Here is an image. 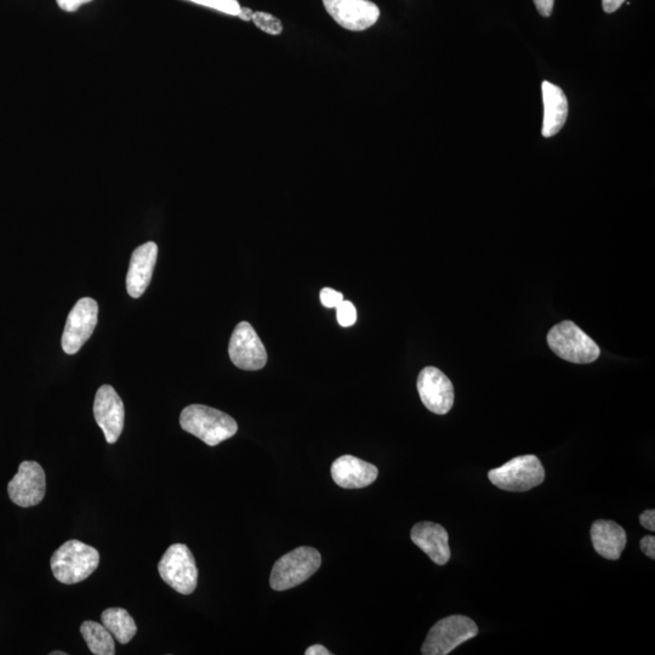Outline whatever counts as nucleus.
<instances>
[{"label":"nucleus","instance_id":"1","mask_svg":"<svg viewBox=\"0 0 655 655\" xmlns=\"http://www.w3.org/2000/svg\"><path fill=\"white\" fill-rule=\"evenodd\" d=\"M182 430L196 436L210 447L229 440L238 431L236 420L221 410L192 404L182 410L180 415Z\"/></svg>","mask_w":655,"mask_h":655},{"label":"nucleus","instance_id":"2","mask_svg":"<svg viewBox=\"0 0 655 655\" xmlns=\"http://www.w3.org/2000/svg\"><path fill=\"white\" fill-rule=\"evenodd\" d=\"M100 563L99 551L79 540L66 541L51 557L50 566L60 583L73 585L88 579Z\"/></svg>","mask_w":655,"mask_h":655},{"label":"nucleus","instance_id":"3","mask_svg":"<svg viewBox=\"0 0 655 655\" xmlns=\"http://www.w3.org/2000/svg\"><path fill=\"white\" fill-rule=\"evenodd\" d=\"M321 565L320 552L310 546H300L275 563L270 578L271 588L276 591L293 589L311 578Z\"/></svg>","mask_w":655,"mask_h":655},{"label":"nucleus","instance_id":"4","mask_svg":"<svg viewBox=\"0 0 655 655\" xmlns=\"http://www.w3.org/2000/svg\"><path fill=\"white\" fill-rule=\"evenodd\" d=\"M548 344L562 360L577 364L595 362L601 353L595 341L571 321H563L552 328Z\"/></svg>","mask_w":655,"mask_h":655},{"label":"nucleus","instance_id":"5","mask_svg":"<svg viewBox=\"0 0 655 655\" xmlns=\"http://www.w3.org/2000/svg\"><path fill=\"white\" fill-rule=\"evenodd\" d=\"M489 481L506 492H528L545 481L543 464L535 455H522L489 471Z\"/></svg>","mask_w":655,"mask_h":655},{"label":"nucleus","instance_id":"6","mask_svg":"<svg viewBox=\"0 0 655 655\" xmlns=\"http://www.w3.org/2000/svg\"><path fill=\"white\" fill-rule=\"evenodd\" d=\"M158 572L170 588L182 595H191L198 584L195 557L184 544H174L158 563Z\"/></svg>","mask_w":655,"mask_h":655},{"label":"nucleus","instance_id":"7","mask_svg":"<svg viewBox=\"0 0 655 655\" xmlns=\"http://www.w3.org/2000/svg\"><path fill=\"white\" fill-rule=\"evenodd\" d=\"M478 628L474 620L465 615H451L435 624L427 635L421 653L447 655L466 641L474 639Z\"/></svg>","mask_w":655,"mask_h":655},{"label":"nucleus","instance_id":"8","mask_svg":"<svg viewBox=\"0 0 655 655\" xmlns=\"http://www.w3.org/2000/svg\"><path fill=\"white\" fill-rule=\"evenodd\" d=\"M98 317L99 305L94 299L82 298L73 306L62 334V349L67 355H76L87 343L98 324Z\"/></svg>","mask_w":655,"mask_h":655},{"label":"nucleus","instance_id":"9","mask_svg":"<svg viewBox=\"0 0 655 655\" xmlns=\"http://www.w3.org/2000/svg\"><path fill=\"white\" fill-rule=\"evenodd\" d=\"M45 491H47L45 472L36 461L21 463L19 471L8 484L9 497L20 508H31L41 504Z\"/></svg>","mask_w":655,"mask_h":655},{"label":"nucleus","instance_id":"10","mask_svg":"<svg viewBox=\"0 0 655 655\" xmlns=\"http://www.w3.org/2000/svg\"><path fill=\"white\" fill-rule=\"evenodd\" d=\"M324 8L345 30L362 32L377 24L378 5L370 0H323Z\"/></svg>","mask_w":655,"mask_h":655},{"label":"nucleus","instance_id":"11","mask_svg":"<svg viewBox=\"0 0 655 655\" xmlns=\"http://www.w3.org/2000/svg\"><path fill=\"white\" fill-rule=\"evenodd\" d=\"M229 353L239 369L260 370L266 366L267 352L252 324L241 322L233 330Z\"/></svg>","mask_w":655,"mask_h":655},{"label":"nucleus","instance_id":"12","mask_svg":"<svg viewBox=\"0 0 655 655\" xmlns=\"http://www.w3.org/2000/svg\"><path fill=\"white\" fill-rule=\"evenodd\" d=\"M418 392L421 402L437 415L451 412L454 404V387L442 370L426 367L418 377Z\"/></svg>","mask_w":655,"mask_h":655},{"label":"nucleus","instance_id":"13","mask_svg":"<svg viewBox=\"0 0 655 655\" xmlns=\"http://www.w3.org/2000/svg\"><path fill=\"white\" fill-rule=\"evenodd\" d=\"M94 417L107 443H116L124 429L125 412L122 398L112 386L102 385L96 392Z\"/></svg>","mask_w":655,"mask_h":655},{"label":"nucleus","instance_id":"14","mask_svg":"<svg viewBox=\"0 0 655 655\" xmlns=\"http://www.w3.org/2000/svg\"><path fill=\"white\" fill-rule=\"evenodd\" d=\"M157 256L158 246L155 242H147L134 250L127 275V290L131 298L139 299L150 286Z\"/></svg>","mask_w":655,"mask_h":655},{"label":"nucleus","instance_id":"15","mask_svg":"<svg viewBox=\"0 0 655 655\" xmlns=\"http://www.w3.org/2000/svg\"><path fill=\"white\" fill-rule=\"evenodd\" d=\"M379 470L377 466L367 461L343 455L336 459L332 465V477L341 488L358 489L370 486L377 481Z\"/></svg>","mask_w":655,"mask_h":655},{"label":"nucleus","instance_id":"16","mask_svg":"<svg viewBox=\"0 0 655 655\" xmlns=\"http://www.w3.org/2000/svg\"><path fill=\"white\" fill-rule=\"evenodd\" d=\"M410 538L436 565L444 566L451 560L448 533L441 524L434 522L415 524Z\"/></svg>","mask_w":655,"mask_h":655},{"label":"nucleus","instance_id":"17","mask_svg":"<svg viewBox=\"0 0 655 655\" xmlns=\"http://www.w3.org/2000/svg\"><path fill=\"white\" fill-rule=\"evenodd\" d=\"M541 91H543L544 101V122L541 134L544 138L549 139L565 127L568 118V100L563 90L550 82H543Z\"/></svg>","mask_w":655,"mask_h":655},{"label":"nucleus","instance_id":"18","mask_svg":"<svg viewBox=\"0 0 655 655\" xmlns=\"http://www.w3.org/2000/svg\"><path fill=\"white\" fill-rule=\"evenodd\" d=\"M591 540L598 555L607 560L617 561L623 554L628 538L624 528L619 524L600 520L592 524Z\"/></svg>","mask_w":655,"mask_h":655},{"label":"nucleus","instance_id":"19","mask_svg":"<svg viewBox=\"0 0 655 655\" xmlns=\"http://www.w3.org/2000/svg\"><path fill=\"white\" fill-rule=\"evenodd\" d=\"M101 622L121 645H127L138 631L133 617L123 608L105 609L101 614Z\"/></svg>","mask_w":655,"mask_h":655},{"label":"nucleus","instance_id":"20","mask_svg":"<svg viewBox=\"0 0 655 655\" xmlns=\"http://www.w3.org/2000/svg\"><path fill=\"white\" fill-rule=\"evenodd\" d=\"M81 634L90 652L95 655H115L116 645L112 634L104 625L87 620L81 626Z\"/></svg>","mask_w":655,"mask_h":655},{"label":"nucleus","instance_id":"21","mask_svg":"<svg viewBox=\"0 0 655 655\" xmlns=\"http://www.w3.org/2000/svg\"><path fill=\"white\" fill-rule=\"evenodd\" d=\"M253 21L256 27L271 36H279L283 32L282 22L269 13H262V11L254 13Z\"/></svg>","mask_w":655,"mask_h":655},{"label":"nucleus","instance_id":"22","mask_svg":"<svg viewBox=\"0 0 655 655\" xmlns=\"http://www.w3.org/2000/svg\"><path fill=\"white\" fill-rule=\"evenodd\" d=\"M187 2L203 5V7L214 9L231 16H237L239 8H241L238 0H187Z\"/></svg>","mask_w":655,"mask_h":655},{"label":"nucleus","instance_id":"23","mask_svg":"<svg viewBox=\"0 0 655 655\" xmlns=\"http://www.w3.org/2000/svg\"><path fill=\"white\" fill-rule=\"evenodd\" d=\"M336 318L341 327L349 328L357 321V310L351 301L344 300L338 307H336Z\"/></svg>","mask_w":655,"mask_h":655},{"label":"nucleus","instance_id":"24","mask_svg":"<svg viewBox=\"0 0 655 655\" xmlns=\"http://www.w3.org/2000/svg\"><path fill=\"white\" fill-rule=\"evenodd\" d=\"M344 301V295L332 288H323L321 292V303L328 309H336Z\"/></svg>","mask_w":655,"mask_h":655},{"label":"nucleus","instance_id":"25","mask_svg":"<svg viewBox=\"0 0 655 655\" xmlns=\"http://www.w3.org/2000/svg\"><path fill=\"white\" fill-rule=\"evenodd\" d=\"M56 2H58V5L62 10L67 11V13H74V11L81 8L83 4L93 2V0H56Z\"/></svg>","mask_w":655,"mask_h":655},{"label":"nucleus","instance_id":"26","mask_svg":"<svg viewBox=\"0 0 655 655\" xmlns=\"http://www.w3.org/2000/svg\"><path fill=\"white\" fill-rule=\"evenodd\" d=\"M641 550L643 551V554L648 556L649 558H652L654 560L655 558V538L653 535H647V537L643 538L641 540Z\"/></svg>","mask_w":655,"mask_h":655},{"label":"nucleus","instance_id":"27","mask_svg":"<svg viewBox=\"0 0 655 655\" xmlns=\"http://www.w3.org/2000/svg\"><path fill=\"white\" fill-rule=\"evenodd\" d=\"M535 7L539 14L544 17H549L554 10L555 0H533Z\"/></svg>","mask_w":655,"mask_h":655},{"label":"nucleus","instance_id":"28","mask_svg":"<svg viewBox=\"0 0 655 655\" xmlns=\"http://www.w3.org/2000/svg\"><path fill=\"white\" fill-rule=\"evenodd\" d=\"M640 522L648 531H655V511L647 510L640 516Z\"/></svg>","mask_w":655,"mask_h":655},{"label":"nucleus","instance_id":"29","mask_svg":"<svg viewBox=\"0 0 655 655\" xmlns=\"http://www.w3.org/2000/svg\"><path fill=\"white\" fill-rule=\"evenodd\" d=\"M625 3V0H602L603 10L607 14H613Z\"/></svg>","mask_w":655,"mask_h":655},{"label":"nucleus","instance_id":"30","mask_svg":"<svg viewBox=\"0 0 655 655\" xmlns=\"http://www.w3.org/2000/svg\"><path fill=\"white\" fill-rule=\"evenodd\" d=\"M306 655H332L326 647L322 645L311 646L306 649Z\"/></svg>","mask_w":655,"mask_h":655},{"label":"nucleus","instance_id":"31","mask_svg":"<svg viewBox=\"0 0 655 655\" xmlns=\"http://www.w3.org/2000/svg\"><path fill=\"white\" fill-rule=\"evenodd\" d=\"M254 11L250 8H239L238 17L243 21L253 20Z\"/></svg>","mask_w":655,"mask_h":655},{"label":"nucleus","instance_id":"32","mask_svg":"<svg viewBox=\"0 0 655 655\" xmlns=\"http://www.w3.org/2000/svg\"><path fill=\"white\" fill-rule=\"evenodd\" d=\"M50 655H66L65 652H51Z\"/></svg>","mask_w":655,"mask_h":655}]
</instances>
